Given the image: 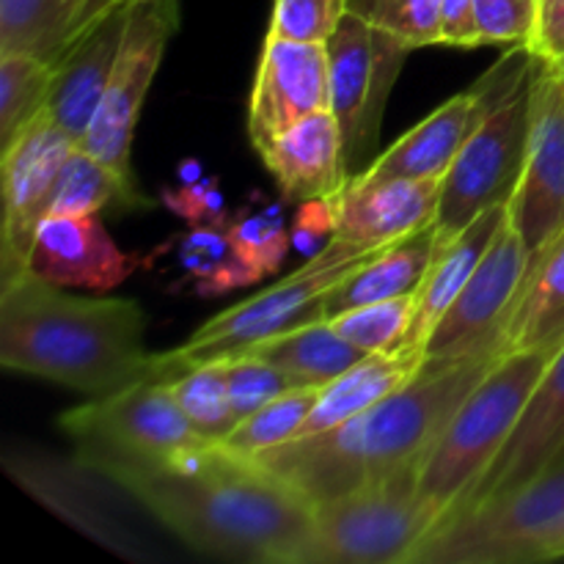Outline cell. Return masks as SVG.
Here are the masks:
<instances>
[{
	"instance_id": "cell-1",
	"label": "cell",
	"mask_w": 564,
	"mask_h": 564,
	"mask_svg": "<svg viewBox=\"0 0 564 564\" xmlns=\"http://www.w3.org/2000/svg\"><path fill=\"white\" fill-rule=\"evenodd\" d=\"M135 499L154 521L202 554L237 562L295 564L312 529L314 505L257 457L204 444L174 460H138L110 452H77Z\"/></svg>"
},
{
	"instance_id": "cell-2",
	"label": "cell",
	"mask_w": 564,
	"mask_h": 564,
	"mask_svg": "<svg viewBox=\"0 0 564 564\" xmlns=\"http://www.w3.org/2000/svg\"><path fill=\"white\" fill-rule=\"evenodd\" d=\"M505 352L422 364L416 378L345 424L259 452V463L312 505L422 463L452 413Z\"/></svg>"
},
{
	"instance_id": "cell-3",
	"label": "cell",
	"mask_w": 564,
	"mask_h": 564,
	"mask_svg": "<svg viewBox=\"0 0 564 564\" xmlns=\"http://www.w3.org/2000/svg\"><path fill=\"white\" fill-rule=\"evenodd\" d=\"M147 325L138 301L69 295L28 270L0 284V367L102 397L149 378Z\"/></svg>"
},
{
	"instance_id": "cell-4",
	"label": "cell",
	"mask_w": 564,
	"mask_h": 564,
	"mask_svg": "<svg viewBox=\"0 0 564 564\" xmlns=\"http://www.w3.org/2000/svg\"><path fill=\"white\" fill-rule=\"evenodd\" d=\"M556 350H512L460 402L419 463V488L444 516L466 505L496 457L516 433L545 367ZM441 523V527H444Z\"/></svg>"
},
{
	"instance_id": "cell-5",
	"label": "cell",
	"mask_w": 564,
	"mask_h": 564,
	"mask_svg": "<svg viewBox=\"0 0 564 564\" xmlns=\"http://www.w3.org/2000/svg\"><path fill=\"white\" fill-rule=\"evenodd\" d=\"M441 523V510L419 488V466L402 468L317 501L295 564H413Z\"/></svg>"
},
{
	"instance_id": "cell-6",
	"label": "cell",
	"mask_w": 564,
	"mask_h": 564,
	"mask_svg": "<svg viewBox=\"0 0 564 564\" xmlns=\"http://www.w3.org/2000/svg\"><path fill=\"white\" fill-rule=\"evenodd\" d=\"M383 248H358L345 240H334L323 253L306 259L295 273L275 284L264 286V292L235 303L220 314L209 317L193 336H187L180 347L165 352H152L149 378L171 380L176 372L198 364L218 361V358L237 356L248 347L270 339L275 334L295 328V325L314 323L323 317V301L339 281H345L352 270L361 268Z\"/></svg>"
},
{
	"instance_id": "cell-7",
	"label": "cell",
	"mask_w": 564,
	"mask_h": 564,
	"mask_svg": "<svg viewBox=\"0 0 564 564\" xmlns=\"http://www.w3.org/2000/svg\"><path fill=\"white\" fill-rule=\"evenodd\" d=\"M564 549V466L485 501L435 529L413 564H521L560 560Z\"/></svg>"
},
{
	"instance_id": "cell-8",
	"label": "cell",
	"mask_w": 564,
	"mask_h": 564,
	"mask_svg": "<svg viewBox=\"0 0 564 564\" xmlns=\"http://www.w3.org/2000/svg\"><path fill=\"white\" fill-rule=\"evenodd\" d=\"M538 75L499 108L490 110L488 119L471 132L444 174L438 218H435L438 242L457 237L488 209L510 204L527 163L532 88Z\"/></svg>"
},
{
	"instance_id": "cell-9",
	"label": "cell",
	"mask_w": 564,
	"mask_h": 564,
	"mask_svg": "<svg viewBox=\"0 0 564 564\" xmlns=\"http://www.w3.org/2000/svg\"><path fill=\"white\" fill-rule=\"evenodd\" d=\"M545 61H540L527 44H512L510 53L496 61L474 86L455 94L444 105L424 116L413 130L397 138L383 154L372 160L358 180H427V176H444L455 163L463 143L471 132L488 119L490 110L499 108L510 99L518 88L527 86L540 72Z\"/></svg>"
},
{
	"instance_id": "cell-10",
	"label": "cell",
	"mask_w": 564,
	"mask_h": 564,
	"mask_svg": "<svg viewBox=\"0 0 564 564\" xmlns=\"http://www.w3.org/2000/svg\"><path fill=\"white\" fill-rule=\"evenodd\" d=\"M77 452H110L138 460H174L213 441L187 422L169 380L143 378L94 397L58 419Z\"/></svg>"
},
{
	"instance_id": "cell-11",
	"label": "cell",
	"mask_w": 564,
	"mask_h": 564,
	"mask_svg": "<svg viewBox=\"0 0 564 564\" xmlns=\"http://www.w3.org/2000/svg\"><path fill=\"white\" fill-rule=\"evenodd\" d=\"M180 28V0H135L121 39L119 58L110 72L97 113L80 147L102 160L124 180L132 176V141L171 36Z\"/></svg>"
},
{
	"instance_id": "cell-12",
	"label": "cell",
	"mask_w": 564,
	"mask_h": 564,
	"mask_svg": "<svg viewBox=\"0 0 564 564\" xmlns=\"http://www.w3.org/2000/svg\"><path fill=\"white\" fill-rule=\"evenodd\" d=\"M532 253L510 220L494 237L457 301L441 317L422 347V364L505 352V328L527 284Z\"/></svg>"
},
{
	"instance_id": "cell-13",
	"label": "cell",
	"mask_w": 564,
	"mask_h": 564,
	"mask_svg": "<svg viewBox=\"0 0 564 564\" xmlns=\"http://www.w3.org/2000/svg\"><path fill=\"white\" fill-rule=\"evenodd\" d=\"M325 47L330 64V110L341 127L347 165L352 171L378 141L386 99L411 50L375 31L356 11H347Z\"/></svg>"
},
{
	"instance_id": "cell-14",
	"label": "cell",
	"mask_w": 564,
	"mask_h": 564,
	"mask_svg": "<svg viewBox=\"0 0 564 564\" xmlns=\"http://www.w3.org/2000/svg\"><path fill=\"white\" fill-rule=\"evenodd\" d=\"M80 147L61 130L50 110H39L3 147V224H0V284L31 270L36 229L47 218L61 169Z\"/></svg>"
},
{
	"instance_id": "cell-15",
	"label": "cell",
	"mask_w": 564,
	"mask_h": 564,
	"mask_svg": "<svg viewBox=\"0 0 564 564\" xmlns=\"http://www.w3.org/2000/svg\"><path fill=\"white\" fill-rule=\"evenodd\" d=\"M507 220L538 257L564 231V75L549 64L532 88V127Z\"/></svg>"
},
{
	"instance_id": "cell-16",
	"label": "cell",
	"mask_w": 564,
	"mask_h": 564,
	"mask_svg": "<svg viewBox=\"0 0 564 564\" xmlns=\"http://www.w3.org/2000/svg\"><path fill=\"white\" fill-rule=\"evenodd\" d=\"M330 108L328 47L268 33L248 99V138L262 152L295 121Z\"/></svg>"
},
{
	"instance_id": "cell-17",
	"label": "cell",
	"mask_w": 564,
	"mask_h": 564,
	"mask_svg": "<svg viewBox=\"0 0 564 564\" xmlns=\"http://www.w3.org/2000/svg\"><path fill=\"white\" fill-rule=\"evenodd\" d=\"M564 466V345L545 367L516 433L507 441L505 452L485 471L466 505L455 512L471 510L485 501L516 494L523 485L534 482L543 474ZM449 518V521H452Z\"/></svg>"
},
{
	"instance_id": "cell-18",
	"label": "cell",
	"mask_w": 564,
	"mask_h": 564,
	"mask_svg": "<svg viewBox=\"0 0 564 564\" xmlns=\"http://www.w3.org/2000/svg\"><path fill=\"white\" fill-rule=\"evenodd\" d=\"M444 176L427 180H347L334 196L339 235L358 248H389L435 226Z\"/></svg>"
},
{
	"instance_id": "cell-19",
	"label": "cell",
	"mask_w": 564,
	"mask_h": 564,
	"mask_svg": "<svg viewBox=\"0 0 564 564\" xmlns=\"http://www.w3.org/2000/svg\"><path fill=\"white\" fill-rule=\"evenodd\" d=\"M132 6L135 0L116 6L108 14L94 20L91 25L75 33L61 50L58 58L53 61L55 77L47 97V110L55 124L69 132L77 143H83L88 124L102 102Z\"/></svg>"
},
{
	"instance_id": "cell-20",
	"label": "cell",
	"mask_w": 564,
	"mask_h": 564,
	"mask_svg": "<svg viewBox=\"0 0 564 564\" xmlns=\"http://www.w3.org/2000/svg\"><path fill=\"white\" fill-rule=\"evenodd\" d=\"M132 253L121 251L97 215H47L39 224L31 251V270L58 286H88L108 292L138 268Z\"/></svg>"
},
{
	"instance_id": "cell-21",
	"label": "cell",
	"mask_w": 564,
	"mask_h": 564,
	"mask_svg": "<svg viewBox=\"0 0 564 564\" xmlns=\"http://www.w3.org/2000/svg\"><path fill=\"white\" fill-rule=\"evenodd\" d=\"M259 158L279 185L281 198L290 204L336 196L352 176L341 127L330 108L295 121Z\"/></svg>"
},
{
	"instance_id": "cell-22",
	"label": "cell",
	"mask_w": 564,
	"mask_h": 564,
	"mask_svg": "<svg viewBox=\"0 0 564 564\" xmlns=\"http://www.w3.org/2000/svg\"><path fill=\"white\" fill-rule=\"evenodd\" d=\"M505 220L507 207L488 209V213L479 215L474 224H468L460 235L452 237V240L446 242H438L422 284L413 292V297H416L413 323L411 330H408V339L402 341V347L397 352H408V356L422 358L424 341L433 334L435 325L441 323V317L449 312L452 303L457 301V295L463 292L466 281L471 279L479 259L485 257V251L490 248L494 237L499 235V229L505 226Z\"/></svg>"
},
{
	"instance_id": "cell-23",
	"label": "cell",
	"mask_w": 564,
	"mask_h": 564,
	"mask_svg": "<svg viewBox=\"0 0 564 564\" xmlns=\"http://www.w3.org/2000/svg\"><path fill=\"white\" fill-rule=\"evenodd\" d=\"M143 264L171 275V292H191L196 297H218L262 281L240 257L226 226H187L154 248Z\"/></svg>"
},
{
	"instance_id": "cell-24",
	"label": "cell",
	"mask_w": 564,
	"mask_h": 564,
	"mask_svg": "<svg viewBox=\"0 0 564 564\" xmlns=\"http://www.w3.org/2000/svg\"><path fill=\"white\" fill-rule=\"evenodd\" d=\"M3 466L20 488H25L28 494L36 496V501L50 507V510H53L55 516L64 518L66 523L80 529L83 534L94 538L99 545H105V549H113L116 554L138 556V551L132 549L130 540L121 534V529L113 527V523L102 516L97 501L91 499V485H88L86 479L88 468L83 466V463L80 471H72L64 463L47 460V457L6 455Z\"/></svg>"
},
{
	"instance_id": "cell-25",
	"label": "cell",
	"mask_w": 564,
	"mask_h": 564,
	"mask_svg": "<svg viewBox=\"0 0 564 564\" xmlns=\"http://www.w3.org/2000/svg\"><path fill=\"white\" fill-rule=\"evenodd\" d=\"M435 248H438L435 226L383 248L378 257H372L361 268L352 270L345 281H339L325 295L323 317L330 319L356 306H367V303L413 295L419 284H422L430 262H433Z\"/></svg>"
},
{
	"instance_id": "cell-26",
	"label": "cell",
	"mask_w": 564,
	"mask_h": 564,
	"mask_svg": "<svg viewBox=\"0 0 564 564\" xmlns=\"http://www.w3.org/2000/svg\"><path fill=\"white\" fill-rule=\"evenodd\" d=\"M505 352L560 350L564 345V231L532 257L527 284L505 328Z\"/></svg>"
},
{
	"instance_id": "cell-27",
	"label": "cell",
	"mask_w": 564,
	"mask_h": 564,
	"mask_svg": "<svg viewBox=\"0 0 564 564\" xmlns=\"http://www.w3.org/2000/svg\"><path fill=\"white\" fill-rule=\"evenodd\" d=\"M419 369H422V358L408 356V352H372L330 380L328 386H323V394L314 411L308 413L297 438L339 427L347 419L358 416L375 402L389 397L391 391L402 389L408 380L416 378Z\"/></svg>"
},
{
	"instance_id": "cell-28",
	"label": "cell",
	"mask_w": 564,
	"mask_h": 564,
	"mask_svg": "<svg viewBox=\"0 0 564 564\" xmlns=\"http://www.w3.org/2000/svg\"><path fill=\"white\" fill-rule=\"evenodd\" d=\"M246 352L275 364L297 386H328L330 380L369 356L361 347L341 339L328 319L295 325L284 334L248 347Z\"/></svg>"
},
{
	"instance_id": "cell-29",
	"label": "cell",
	"mask_w": 564,
	"mask_h": 564,
	"mask_svg": "<svg viewBox=\"0 0 564 564\" xmlns=\"http://www.w3.org/2000/svg\"><path fill=\"white\" fill-rule=\"evenodd\" d=\"M149 204L152 202L141 196L135 182L124 180L88 149L75 147L61 169L47 215H97L108 207L135 209Z\"/></svg>"
},
{
	"instance_id": "cell-30",
	"label": "cell",
	"mask_w": 564,
	"mask_h": 564,
	"mask_svg": "<svg viewBox=\"0 0 564 564\" xmlns=\"http://www.w3.org/2000/svg\"><path fill=\"white\" fill-rule=\"evenodd\" d=\"M169 383L176 402L185 411L187 422L193 424V430L202 438L220 444L237 427V416L229 397V372H226L224 358L182 369Z\"/></svg>"
},
{
	"instance_id": "cell-31",
	"label": "cell",
	"mask_w": 564,
	"mask_h": 564,
	"mask_svg": "<svg viewBox=\"0 0 564 564\" xmlns=\"http://www.w3.org/2000/svg\"><path fill=\"white\" fill-rule=\"evenodd\" d=\"M55 64L36 53H0V147L47 108Z\"/></svg>"
},
{
	"instance_id": "cell-32",
	"label": "cell",
	"mask_w": 564,
	"mask_h": 564,
	"mask_svg": "<svg viewBox=\"0 0 564 564\" xmlns=\"http://www.w3.org/2000/svg\"><path fill=\"white\" fill-rule=\"evenodd\" d=\"M226 231L240 257L257 270L259 279L279 273L292 248L284 204L262 198L259 193H253V202L248 207L231 213Z\"/></svg>"
},
{
	"instance_id": "cell-33",
	"label": "cell",
	"mask_w": 564,
	"mask_h": 564,
	"mask_svg": "<svg viewBox=\"0 0 564 564\" xmlns=\"http://www.w3.org/2000/svg\"><path fill=\"white\" fill-rule=\"evenodd\" d=\"M319 394H323V386H295L292 391L275 397L273 402L242 419L220 444L242 452V455H259V452L286 444V441H295L308 413L317 405Z\"/></svg>"
},
{
	"instance_id": "cell-34",
	"label": "cell",
	"mask_w": 564,
	"mask_h": 564,
	"mask_svg": "<svg viewBox=\"0 0 564 564\" xmlns=\"http://www.w3.org/2000/svg\"><path fill=\"white\" fill-rule=\"evenodd\" d=\"M413 306H416V297L402 295L391 297V301L356 306L350 312L336 314L328 323L334 325L341 339L361 347L369 356L372 352H397L402 341L408 339V330H411Z\"/></svg>"
},
{
	"instance_id": "cell-35",
	"label": "cell",
	"mask_w": 564,
	"mask_h": 564,
	"mask_svg": "<svg viewBox=\"0 0 564 564\" xmlns=\"http://www.w3.org/2000/svg\"><path fill=\"white\" fill-rule=\"evenodd\" d=\"M61 47V0H0V53H36L55 61Z\"/></svg>"
},
{
	"instance_id": "cell-36",
	"label": "cell",
	"mask_w": 564,
	"mask_h": 564,
	"mask_svg": "<svg viewBox=\"0 0 564 564\" xmlns=\"http://www.w3.org/2000/svg\"><path fill=\"white\" fill-rule=\"evenodd\" d=\"M350 11L408 50L444 42L441 0H350Z\"/></svg>"
},
{
	"instance_id": "cell-37",
	"label": "cell",
	"mask_w": 564,
	"mask_h": 564,
	"mask_svg": "<svg viewBox=\"0 0 564 564\" xmlns=\"http://www.w3.org/2000/svg\"><path fill=\"white\" fill-rule=\"evenodd\" d=\"M224 361L226 372H229V397L237 424L246 416H251L253 411L268 405V402H273L275 397L286 394V391H292L297 386L275 364L251 356V352H237V356L224 358Z\"/></svg>"
},
{
	"instance_id": "cell-38",
	"label": "cell",
	"mask_w": 564,
	"mask_h": 564,
	"mask_svg": "<svg viewBox=\"0 0 564 564\" xmlns=\"http://www.w3.org/2000/svg\"><path fill=\"white\" fill-rule=\"evenodd\" d=\"M350 11V0H275L268 33L292 42L325 44Z\"/></svg>"
},
{
	"instance_id": "cell-39",
	"label": "cell",
	"mask_w": 564,
	"mask_h": 564,
	"mask_svg": "<svg viewBox=\"0 0 564 564\" xmlns=\"http://www.w3.org/2000/svg\"><path fill=\"white\" fill-rule=\"evenodd\" d=\"M540 0H474L479 42L482 44H527L538 28Z\"/></svg>"
},
{
	"instance_id": "cell-40",
	"label": "cell",
	"mask_w": 564,
	"mask_h": 564,
	"mask_svg": "<svg viewBox=\"0 0 564 564\" xmlns=\"http://www.w3.org/2000/svg\"><path fill=\"white\" fill-rule=\"evenodd\" d=\"M160 204L187 226H226L231 218L218 176H202L191 185L165 187L160 193Z\"/></svg>"
},
{
	"instance_id": "cell-41",
	"label": "cell",
	"mask_w": 564,
	"mask_h": 564,
	"mask_svg": "<svg viewBox=\"0 0 564 564\" xmlns=\"http://www.w3.org/2000/svg\"><path fill=\"white\" fill-rule=\"evenodd\" d=\"M336 235H339V220H336L334 196L308 198V202L297 204V213L292 215L290 224V237L292 251L303 257V262L323 253L336 240Z\"/></svg>"
},
{
	"instance_id": "cell-42",
	"label": "cell",
	"mask_w": 564,
	"mask_h": 564,
	"mask_svg": "<svg viewBox=\"0 0 564 564\" xmlns=\"http://www.w3.org/2000/svg\"><path fill=\"white\" fill-rule=\"evenodd\" d=\"M529 50L545 64H556L564 55V0H540L538 28Z\"/></svg>"
},
{
	"instance_id": "cell-43",
	"label": "cell",
	"mask_w": 564,
	"mask_h": 564,
	"mask_svg": "<svg viewBox=\"0 0 564 564\" xmlns=\"http://www.w3.org/2000/svg\"><path fill=\"white\" fill-rule=\"evenodd\" d=\"M441 33L446 47H479L474 0H441Z\"/></svg>"
},
{
	"instance_id": "cell-44",
	"label": "cell",
	"mask_w": 564,
	"mask_h": 564,
	"mask_svg": "<svg viewBox=\"0 0 564 564\" xmlns=\"http://www.w3.org/2000/svg\"><path fill=\"white\" fill-rule=\"evenodd\" d=\"M88 0H61V31H64V44L69 42V36L75 33L77 22H80L83 9H86ZM64 50V47H61Z\"/></svg>"
},
{
	"instance_id": "cell-45",
	"label": "cell",
	"mask_w": 564,
	"mask_h": 564,
	"mask_svg": "<svg viewBox=\"0 0 564 564\" xmlns=\"http://www.w3.org/2000/svg\"><path fill=\"white\" fill-rule=\"evenodd\" d=\"M121 3H132V0H88L86 3V9H83V17H80V22H77V28H75V33H80L83 28L86 25H91L94 20H99V17L102 14H108L110 9H116V6H121ZM75 33H72V36H75ZM69 36V39H72ZM66 47V44H64ZM61 55V53H58Z\"/></svg>"
},
{
	"instance_id": "cell-46",
	"label": "cell",
	"mask_w": 564,
	"mask_h": 564,
	"mask_svg": "<svg viewBox=\"0 0 564 564\" xmlns=\"http://www.w3.org/2000/svg\"><path fill=\"white\" fill-rule=\"evenodd\" d=\"M176 176H180V185H191V182H198L204 176L202 160L185 158L180 165H176Z\"/></svg>"
},
{
	"instance_id": "cell-47",
	"label": "cell",
	"mask_w": 564,
	"mask_h": 564,
	"mask_svg": "<svg viewBox=\"0 0 564 564\" xmlns=\"http://www.w3.org/2000/svg\"><path fill=\"white\" fill-rule=\"evenodd\" d=\"M549 66H551V69H556V72H560V75H564V55H562L560 61H556V64H549Z\"/></svg>"
},
{
	"instance_id": "cell-48",
	"label": "cell",
	"mask_w": 564,
	"mask_h": 564,
	"mask_svg": "<svg viewBox=\"0 0 564 564\" xmlns=\"http://www.w3.org/2000/svg\"><path fill=\"white\" fill-rule=\"evenodd\" d=\"M562 556H564V549H562Z\"/></svg>"
}]
</instances>
